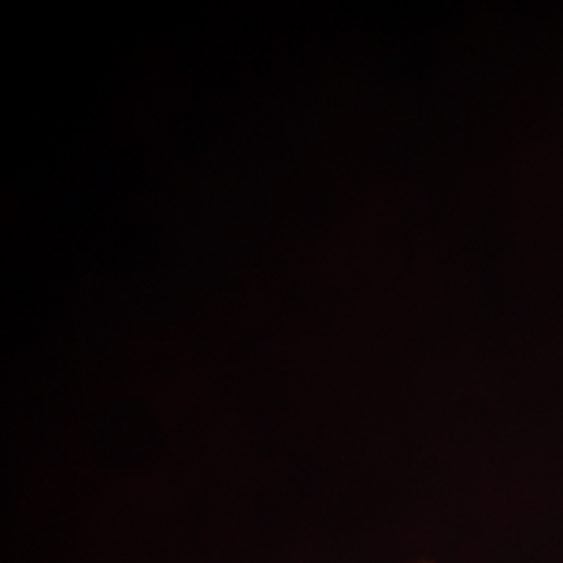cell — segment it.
<instances>
[{
	"label": "cell",
	"mask_w": 563,
	"mask_h": 563,
	"mask_svg": "<svg viewBox=\"0 0 563 563\" xmlns=\"http://www.w3.org/2000/svg\"><path fill=\"white\" fill-rule=\"evenodd\" d=\"M418 563H428V562H418Z\"/></svg>",
	"instance_id": "cell-1"
}]
</instances>
